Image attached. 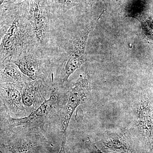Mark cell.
<instances>
[{
    "instance_id": "cell-1",
    "label": "cell",
    "mask_w": 153,
    "mask_h": 153,
    "mask_svg": "<svg viewBox=\"0 0 153 153\" xmlns=\"http://www.w3.org/2000/svg\"><path fill=\"white\" fill-rule=\"evenodd\" d=\"M0 7V61L2 64L12 62L25 52L40 47L28 17L25 0Z\"/></svg>"
},
{
    "instance_id": "cell-2",
    "label": "cell",
    "mask_w": 153,
    "mask_h": 153,
    "mask_svg": "<svg viewBox=\"0 0 153 153\" xmlns=\"http://www.w3.org/2000/svg\"><path fill=\"white\" fill-rule=\"evenodd\" d=\"M100 16L72 36L60 47L61 52L58 58L61 64L63 84L67 82L69 76L85 62V49L88 38L95 27Z\"/></svg>"
},
{
    "instance_id": "cell-3",
    "label": "cell",
    "mask_w": 153,
    "mask_h": 153,
    "mask_svg": "<svg viewBox=\"0 0 153 153\" xmlns=\"http://www.w3.org/2000/svg\"><path fill=\"white\" fill-rule=\"evenodd\" d=\"M29 20L38 46L45 51L49 41L52 17L47 0H25Z\"/></svg>"
},
{
    "instance_id": "cell-4",
    "label": "cell",
    "mask_w": 153,
    "mask_h": 153,
    "mask_svg": "<svg viewBox=\"0 0 153 153\" xmlns=\"http://www.w3.org/2000/svg\"><path fill=\"white\" fill-rule=\"evenodd\" d=\"M90 89L89 76L87 70L79 76L68 93L64 117L62 120V138L61 149L59 153H66L65 146L67 131L73 113L84 101Z\"/></svg>"
},
{
    "instance_id": "cell-5",
    "label": "cell",
    "mask_w": 153,
    "mask_h": 153,
    "mask_svg": "<svg viewBox=\"0 0 153 153\" xmlns=\"http://www.w3.org/2000/svg\"><path fill=\"white\" fill-rule=\"evenodd\" d=\"M12 62L33 80H43L49 64V61L44 56V51L40 47L25 52Z\"/></svg>"
},
{
    "instance_id": "cell-6",
    "label": "cell",
    "mask_w": 153,
    "mask_h": 153,
    "mask_svg": "<svg viewBox=\"0 0 153 153\" xmlns=\"http://www.w3.org/2000/svg\"><path fill=\"white\" fill-rule=\"evenodd\" d=\"M53 93L48 99L45 100L27 117L20 118L9 117L7 120L9 127L13 129L19 126L30 125L36 123L43 122L55 106L57 100V97Z\"/></svg>"
},
{
    "instance_id": "cell-7",
    "label": "cell",
    "mask_w": 153,
    "mask_h": 153,
    "mask_svg": "<svg viewBox=\"0 0 153 153\" xmlns=\"http://www.w3.org/2000/svg\"><path fill=\"white\" fill-rule=\"evenodd\" d=\"M137 116L142 134L151 144L153 139V110L146 95H141L139 100Z\"/></svg>"
},
{
    "instance_id": "cell-8",
    "label": "cell",
    "mask_w": 153,
    "mask_h": 153,
    "mask_svg": "<svg viewBox=\"0 0 153 153\" xmlns=\"http://www.w3.org/2000/svg\"><path fill=\"white\" fill-rule=\"evenodd\" d=\"M22 84L1 83V95L9 108L16 112L24 109L21 93Z\"/></svg>"
},
{
    "instance_id": "cell-9",
    "label": "cell",
    "mask_w": 153,
    "mask_h": 153,
    "mask_svg": "<svg viewBox=\"0 0 153 153\" xmlns=\"http://www.w3.org/2000/svg\"><path fill=\"white\" fill-rule=\"evenodd\" d=\"M102 142L103 149L111 150L121 153L133 152L123 133L106 132L103 134Z\"/></svg>"
},
{
    "instance_id": "cell-10",
    "label": "cell",
    "mask_w": 153,
    "mask_h": 153,
    "mask_svg": "<svg viewBox=\"0 0 153 153\" xmlns=\"http://www.w3.org/2000/svg\"><path fill=\"white\" fill-rule=\"evenodd\" d=\"M31 79L13 62L7 61L1 64V83L22 84Z\"/></svg>"
},
{
    "instance_id": "cell-11",
    "label": "cell",
    "mask_w": 153,
    "mask_h": 153,
    "mask_svg": "<svg viewBox=\"0 0 153 153\" xmlns=\"http://www.w3.org/2000/svg\"><path fill=\"white\" fill-rule=\"evenodd\" d=\"M44 87L43 80H33L22 83L21 93L24 105L31 107L38 101L41 91Z\"/></svg>"
},
{
    "instance_id": "cell-12",
    "label": "cell",
    "mask_w": 153,
    "mask_h": 153,
    "mask_svg": "<svg viewBox=\"0 0 153 153\" xmlns=\"http://www.w3.org/2000/svg\"><path fill=\"white\" fill-rule=\"evenodd\" d=\"M82 0H47L52 17L62 16L70 9L77 6Z\"/></svg>"
},
{
    "instance_id": "cell-13",
    "label": "cell",
    "mask_w": 153,
    "mask_h": 153,
    "mask_svg": "<svg viewBox=\"0 0 153 153\" xmlns=\"http://www.w3.org/2000/svg\"><path fill=\"white\" fill-rule=\"evenodd\" d=\"M41 144L42 143L37 140L20 139L8 145H4V147L13 153H27L31 148Z\"/></svg>"
},
{
    "instance_id": "cell-14",
    "label": "cell",
    "mask_w": 153,
    "mask_h": 153,
    "mask_svg": "<svg viewBox=\"0 0 153 153\" xmlns=\"http://www.w3.org/2000/svg\"><path fill=\"white\" fill-rule=\"evenodd\" d=\"M144 35L149 43L153 44V18L152 17L140 18Z\"/></svg>"
},
{
    "instance_id": "cell-15",
    "label": "cell",
    "mask_w": 153,
    "mask_h": 153,
    "mask_svg": "<svg viewBox=\"0 0 153 153\" xmlns=\"http://www.w3.org/2000/svg\"><path fill=\"white\" fill-rule=\"evenodd\" d=\"M86 146L88 150L91 153H104L102 152L90 140L86 142Z\"/></svg>"
},
{
    "instance_id": "cell-16",
    "label": "cell",
    "mask_w": 153,
    "mask_h": 153,
    "mask_svg": "<svg viewBox=\"0 0 153 153\" xmlns=\"http://www.w3.org/2000/svg\"><path fill=\"white\" fill-rule=\"evenodd\" d=\"M17 0H1V7H4L14 4Z\"/></svg>"
}]
</instances>
